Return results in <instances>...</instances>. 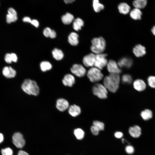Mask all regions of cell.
I'll return each mask as SVG.
<instances>
[{"mask_svg": "<svg viewBox=\"0 0 155 155\" xmlns=\"http://www.w3.org/2000/svg\"><path fill=\"white\" fill-rule=\"evenodd\" d=\"M120 80L119 74L110 73L104 78L103 84L108 90L115 93L119 88Z\"/></svg>", "mask_w": 155, "mask_h": 155, "instance_id": "6da1fadb", "label": "cell"}, {"mask_svg": "<svg viewBox=\"0 0 155 155\" xmlns=\"http://www.w3.org/2000/svg\"><path fill=\"white\" fill-rule=\"evenodd\" d=\"M22 88L26 93L34 96L39 93V88L36 82L30 79H26L22 85Z\"/></svg>", "mask_w": 155, "mask_h": 155, "instance_id": "7a4b0ae2", "label": "cell"}, {"mask_svg": "<svg viewBox=\"0 0 155 155\" xmlns=\"http://www.w3.org/2000/svg\"><path fill=\"white\" fill-rule=\"evenodd\" d=\"M91 50L93 53L96 54L102 53L105 49L106 42L102 37L93 38L91 41Z\"/></svg>", "mask_w": 155, "mask_h": 155, "instance_id": "3957f363", "label": "cell"}, {"mask_svg": "<svg viewBox=\"0 0 155 155\" xmlns=\"http://www.w3.org/2000/svg\"><path fill=\"white\" fill-rule=\"evenodd\" d=\"M88 78L92 82H98L101 80L103 78V74L101 70L94 67H91L87 73Z\"/></svg>", "mask_w": 155, "mask_h": 155, "instance_id": "277c9868", "label": "cell"}, {"mask_svg": "<svg viewBox=\"0 0 155 155\" xmlns=\"http://www.w3.org/2000/svg\"><path fill=\"white\" fill-rule=\"evenodd\" d=\"M108 91L103 84L98 83L95 84L92 88L94 94L101 99L107 98Z\"/></svg>", "mask_w": 155, "mask_h": 155, "instance_id": "5b68a950", "label": "cell"}, {"mask_svg": "<svg viewBox=\"0 0 155 155\" xmlns=\"http://www.w3.org/2000/svg\"><path fill=\"white\" fill-rule=\"evenodd\" d=\"M106 54L101 53L95 55L94 67L101 70L106 66L108 61Z\"/></svg>", "mask_w": 155, "mask_h": 155, "instance_id": "8992f818", "label": "cell"}, {"mask_svg": "<svg viewBox=\"0 0 155 155\" xmlns=\"http://www.w3.org/2000/svg\"><path fill=\"white\" fill-rule=\"evenodd\" d=\"M70 70L72 73L78 77H83L86 73V70L85 67L80 64H74Z\"/></svg>", "mask_w": 155, "mask_h": 155, "instance_id": "52a82bcc", "label": "cell"}, {"mask_svg": "<svg viewBox=\"0 0 155 155\" xmlns=\"http://www.w3.org/2000/svg\"><path fill=\"white\" fill-rule=\"evenodd\" d=\"M106 66L107 70L110 73L119 74L121 72V70L117 63L113 60H109Z\"/></svg>", "mask_w": 155, "mask_h": 155, "instance_id": "ba28073f", "label": "cell"}, {"mask_svg": "<svg viewBox=\"0 0 155 155\" xmlns=\"http://www.w3.org/2000/svg\"><path fill=\"white\" fill-rule=\"evenodd\" d=\"M12 140L14 144L18 148H22L25 143L22 135L19 132L16 133L13 135Z\"/></svg>", "mask_w": 155, "mask_h": 155, "instance_id": "9c48e42d", "label": "cell"}, {"mask_svg": "<svg viewBox=\"0 0 155 155\" xmlns=\"http://www.w3.org/2000/svg\"><path fill=\"white\" fill-rule=\"evenodd\" d=\"M95 55L93 53H90L84 57L82 62L85 66L91 67L94 66Z\"/></svg>", "mask_w": 155, "mask_h": 155, "instance_id": "30bf717a", "label": "cell"}, {"mask_svg": "<svg viewBox=\"0 0 155 155\" xmlns=\"http://www.w3.org/2000/svg\"><path fill=\"white\" fill-rule=\"evenodd\" d=\"M17 14L16 11L12 8H9L6 16V21L8 23L16 22L17 20Z\"/></svg>", "mask_w": 155, "mask_h": 155, "instance_id": "8fae6325", "label": "cell"}, {"mask_svg": "<svg viewBox=\"0 0 155 155\" xmlns=\"http://www.w3.org/2000/svg\"><path fill=\"white\" fill-rule=\"evenodd\" d=\"M56 106L60 111H63L69 108V103L68 101L65 99L59 98L57 101Z\"/></svg>", "mask_w": 155, "mask_h": 155, "instance_id": "7c38bea8", "label": "cell"}, {"mask_svg": "<svg viewBox=\"0 0 155 155\" xmlns=\"http://www.w3.org/2000/svg\"><path fill=\"white\" fill-rule=\"evenodd\" d=\"M117 63L120 68H129L132 65L133 61L131 58L124 57L118 61Z\"/></svg>", "mask_w": 155, "mask_h": 155, "instance_id": "4fadbf2b", "label": "cell"}, {"mask_svg": "<svg viewBox=\"0 0 155 155\" xmlns=\"http://www.w3.org/2000/svg\"><path fill=\"white\" fill-rule=\"evenodd\" d=\"M133 52L134 55L137 57L143 56L146 53L145 48L140 44L136 45L133 48Z\"/></svg>", "mask_w": 155, "mask_h": 155, "instance_id": "5bb4252c", "label": "cell"}, {"mask_svg": "<svg viewBox=\"0 0 155 155\" xmlns=\"http://www.w3.org/2000/svg\"><path fill=\"white\" fill-rule=\"evenodd\" d=\"M75 79L74 76L70 74H66L62 80V82L65 86L71 87L74 84Z\"/></svg>", "mask_w": 155, "mask_h": 155, "instance_id": "9a60e30c", "label": "cell"}, {"mask_svg": "<svg viewBox=\"0 0 155 155\" xmlns=\"http://www.w3.org/2000/svg\"><path fill=\"white\" fill-rule=\"evenodd\" d=\"M129 132L130 135L134 138L139 137L141 134V129L138 126L136 125L129 128Z\"/></svg>", "mask_w": 155, "mask_h": 155, "instance_id": "2e32d148", "label": "cell"}, {"mask_svg": "<svg viewBox=\"0 0 155 155\" xmlns=\"http://www.w3.org/2000/svg\"><path fill=\"white\" fill-rule=\"evenodd\" d=\"M133 85L134 88L139 91H143L146 89V87L145 82L141 79L135 80L133 83Z\"/></svg>", "mask_w": 155, "mask_h": 155, "instance_id": "e0dca14e", "label": "cell"}, {"mask_svg": "<svg viewBox=\"0 0 155 155\" xmlns=\"http://www.w3.org/2000/svg\"><path fill=\"white\" fill-rule=\"evenodd\" d=\"M68 112L72 116L76 117L80 114L81 109L79 106L76 104H73L69 107Z\"/></svg>", "mask_w": 155, "mask_h": 155, "instance_id": "ac0fdd59", "label": "cell"}, {"mask_svg": "<svg viewBox=\"0 0 155 155\" xmlns=\"http://www.w3.org/2000/svg\"><path fill=\"white\" fill-rule=\"evenodd\" d=\"M79 36L76 33L74 32L71 33L68 36V41L71 45L76 46L79 43Z\"/></svg>", "mask_w": 155, "mask_h": 155, "instance_id": "d6986e66", "label": "cell"}, {"mask_svg": "<svg viewBox=\"0 0 155 155\" xmlns=\"http://www.w3.org/2000/svg\"><path fill=\"white\" fill-rule=\"evenodd\" d=\"M74 16L73 15L69 13H67L61 17V20L63 23L66 25L71 24L74 20Z\"/></svg>", "mask_w": 155, "mask_h": 155, "instance_id": "ffe728a7", "label": "cell"}, {"mask_svg": "<svg viewBox=\"0 0 155 155\" xmlns=\"http://www.w3.org/2000/svg\"><path fill=\"white\" fill-rule=\"evenodd\" d=\"M118 9L120 13L123 14H126L129 12L130 8L126 3H122L119 5Z\"/></svg>", "mask_w": 155, "mask_h": 155, "instance_id": "44dd1931", "label": "cell"}, {"mask_svg": "<svg viewBox=\"0 0 155 155\" xmlns=\"http://www.w3.org/2000/svg\"><path fill=\"white\" fill-rule=\"evenodd\" d=\"M131 17L135 20H140L141 19L142 12L140 9L135 8L130 12Z\"/></svg>", "mask_w": 155, "mask_h": 155, "instance_id": "7402d4cb", "label": "cell"}, {"mask_svg": "<svg viewBox=\"0 0 155 155\" xmlns=\"http://www.w3.org/2000/svg\"><path fill=\"white\" fill-rule=\"evenodd\" d=\"M84 21L80 18H77L74 20L73 23V28L74 29L78 31L80 30L84 25Z\"/></svg>", "mask_w": 155, "mask_h": 155, "instance_id": "603a6c76", "label": "cell"}, {"mask_svg": "<svg viewBox=\"0 0 155 155\" xmlns=\"http://www.w3.org/2000/svg\"><path fill=\"white\" fill-rule=\"evenodd\" d=\"M52 54L53 58L57 60H61L64 57L62 51L57 48H55L53 50Z\"/></svg>", "mask_w": 155, "mask_h": 155, "instance_id": "cb8c5ba5", "label": "cell"}, {"mask_svg": "<svg viewBox=\"0 0 155 155\" xmlns=\"http://www.w3.org/2000/svg\"><path fill=\"white\" fill-rule=\"evenodd\" d=\"M43 34L46 37H50L51 38H54L56 36V32L54 30L51 29L49 27H46L44 29Z\"/></svg>", "mask_w": 155, "mask_h": 155, "instance_id": "d4e9b609", "label": "cell"}, {"mask_svg": "<svg viewBox=\"0 0 155 155\" xmlns=\"http://www.w3.org/2000/svg\"><path fill=\"white\" fill-rule=\"evenodd\" d=\"M147 0H135L133 4L135 8L139 9L144 8L146 5Z\"/></svg>", "mask_w": 155, "mask_h": 155, "instance_id": "484cf974", "label": "cell"}, {"mask_svg": "<svg viewBox=\"0 0 155 155\" xmlns=\"http://www.w3.org/2000/svg\"><path fill=\"white\" fill-rule=\"evenodd\" d=\"M141 116L144 120H147L152 117V113L150 110L146 109L142 112Z\"/></svg>", "mask_w": 155, "mask_h": 155, "instance_id": "4316f807", "label": "cell"}, {"mask_svg": "<svg viewBox=\"0 0 155 155\" xmlns=\"http://www.w3.org/2000/svg\"><path fill=\"white\" fill-rule=\"evenodd\" d=\"M93 6L94 11L96 12H98L104 9V6L99 3L98 0H93Z\"/></svg>", "mask_w": 155, "mask_h": 155, "instance_id": "83f0119b", "label": "cell"}, {"mask_svg": "<svg viewBox=\"0 0 155 155\" xmlns=\"http://www.w3.org/2000/svg\"><path fill=\"white\" fill-rule=\"evenodd\" d=\"M41 70L45 72L49 70L52 68V65L49 61H44L42 62L40 64Z\"/></svg>", "mask_w": 155, "mask_h": 155, "instance_id": "f1b7e54d", "label": "cell"}, {"mask_svg": "<svg viewBox=\"0 0 155 155\" xmlns=\"http://www.w3.org/2000/svg\"><path fill=\"white\" fill-rule=\"evenodd\" d=\"M74 133L77 139L80 140L84 137V132L82 129L79 128L75 129L74 131Z\"/></svg>", "mask_w": 155, "mask_h": 155, "instance_id": "f546056e", "label": "cell"}, {"mask_svg": "<svg viewBox=\"0 0 155 155\" xmlns=\"http://www.w3.org/2000/svg\"><path fill=\"white\" fill-rule=\"evenodd\" d=\"M121 80L124 83L130 84L132 82V78L130 75L125 74L122 76Z\"/></svg>", "mask_w": 155, "mask_h": 155, "instance_id": "4dcf8cb0", "label": "cell"}, {"mask_svg": "<svg viewBox=\"0 0 155 155\" xmlns=\"http://www.w3.org/2000/svg\"><path fill=\"white\" fill-rule=\"evenodd\" d=\"M93 124L99 131L103 130L104 129V125L102 122L98 121H94L93 122Z\"/></svg>", "mask_w": 155, "mask_h": 155, "instance_id": "1f68e13d", "label": "cell"}, {"mask_svg": "<svg viewBox=\"0 0 155 155\" xmlns=\"http://www.w3.org/2000/svg\"><path fill=\"white\" fill-rule=\"evenodd\" d=\"M147 80L149 86L152 88H155V76H150Z\"/></svg>", "mask_w": 155, "mask_h": 155, "instance_id": "d6a6232c", "label": "cell"}, {"mask_svg": "<svg viewBox=\"0 0 155 155\" xmlns=\"http://www.w3.org/2000/svg\"><path fill=\"white\" fill-rule=\"evenodd\" d=\"M1 152L2 155H13V154L12 150L9 148L2 149Z\"/></svg>", "mask_w": 155, "mask_h": 155, "instance_id": "836d02e7", "label": "cell"}, {"mask_svg": "<svg viewBox=\"0 0 155 155\" xmlns=\"http://www.w3.org/2000/svg\"><path fill=\"white\" fill-rule=\"evenodd\" d=\"M9 73L8 78H13L15 77L16 74V71L11 67H9Z\"/></svg>", "mask_w": 155, "mask_h": 155, "instance_id": "e575fe53", "label": "cell"}, {"mask_svg": "<svg viewBox=\"0 0 155 155\" xmlns=\"http://www.w3.org/2000/svg\"><path fill=\"white\" fill-rule=\"evenodd\" d=\"M125 150L126 152L129 154H133L134 151L133 147L130 145L127 146L125 148Z\"/></svg>", "mask_w": 155, "mask_h": 155, "instance_id": "d590c367", "label": "cell"}, {"mask_svg": "<svg viewBox=\"0 0 155 155\" xmlns=\"http://www.w3.org/2000/svg\"><path fill=\"white\" fill-rule=\"evenodd\" d=\"M90 129L92 134L95 135H98L100 131L97 128L93 125L91 127Z\"/></svg>", "mask_w": 155, "mask_h": 155, "instance_id": "8d00e7d4", "label": "cell"}, {"mask_svg": "<svg viewBox=\"0 0 155 155\" xmlns=\"http://www.w3.org/2000/svg\"><path fill=\"white\" fill-rule=\"evenodd\" d=\"M9 67H5L3 70L2 73L3 75L5 77L8 78L9 73Z\"/></svg>", "mask_w": 155, "mask_h": 155, "instance_id": "74e56055", "label": "cell"}, {"mask_svg": "<svg viewBox=\"0 0 155 155\" xmlns=\"http://www.w3.org/2000/svg\"><path fill=\"white\" fill-rule=\"evenodd\" d=\"M5 62L7 63H11L12 61L11 54L10 53L6 54L5 56Z\"/></svg>", "mask_w": 155, "mask_h": 155, "instance_id": "f35d334b", "label": "cell"}, {"mask_svg": "<svg viewBox=\"0 0 155 155\" xmlns=\"http://www.w3.org/2000/svg\"><path fill=\"white\" fill-rule=\"evenodd\" d=\"M12 61L16 62L17 61L18 58L16 55L14 53H10Z\"/></svg>", "mask_w": 155, "mask_h": 155, "instance_id": "ab89813d", "label": "cell"}, {"mask_svg": "<svg viewBox=\"0 0 155 155\" xmlns=\"http://www.w3.org/2000/svg\"><path fill=\"white\" fill-rule=\"evenodd\" d=\"M114 135L117 138H120L123 137V134L121 132L117 131L115 133Z\"/></svg>", "mask_w": 155, "mask_h": 155, "instance_id": "60d3db41", "label": "cell"}, {"mask_svg": "<svg viewBox=\"0 0 155 155\" xmlns=\"http://www.w3.org/2000/svg\"><path fill=\"white\" fill-rule=\"evenodd\" d=\"M30 23L36 28L38 27L39 25V23L38 21L37 20L35 19L32 20Z\"/></svg>", "mask_w": 155, "mask_h": 155, "instance_id": "b9f144b4", "label": "cell"}, {"mask_svg": "<svg viewBox=\"0 0 155 155\" xmlns=\"http://www.w3.org/2000/svg\"><path fill=\"white\" fill-rule=\"evenodd\" d=\"M23 21L24 22L31 23L32 20L28 17H24L23 19Z\"/></svg>", "mask_w": 155, "mask_h": 155, "instance_id": "7bdbcfd3", "label": "cell"}, {"mask_svg": "<svg viewBox=\"0 0 155 155\" xmlns=\"http://www.w3.org/2000/svg\"><path fill=\"white\" fill-rule=\"evenodd\" d=\"M18 155H29L26 152L22 150H20L18 153Z\"/></svg>", "mask_w": 155, "mask_h": 155, "instance_id": "ee69618b", "label": "cell"}, {"mask_svg": "<svg viewBox=\"0 0 155 155\" xmlns=\"http://www.w3.org/2000/svg\"><path fill=\"white\" fill-rule=\"evenodd\" d=\"M65 3L67 4L71 3L74 1L75 0H63Z\"/></svg>", "mask_w": 155, "mask_h": 155, "instance_id": "f6af8a7d", "label": "cell"}, {"mask_svg": "<svg viewBox=\"0 0 155 155\" xmlns=\"http://www.w3.org/2000/svg\"><path fill=\"white\" fill-rule=\"evenodd\" d=\"M4 137L3 134L0 133V143H1L3 140Z\"/></svg>", "mask_w": 155, "mask_h": 155, "instance_id": "bcb514c9", "label": "cell"}, {"mask_svg": "<svg viewBox=\"0 0 155 155\" xmlns=\"http://www.w3.org/2000/svg\"><path fill=\"white\" fill-rule=\"evenodd\" d=\"M151 31L153 35L155 36V26L152 27L151 30Z\"/></svg>", "mask_w": 155, "mask_h": 155, "instance_id": "7dc6e473", "label": "cell"}]
</instances>
